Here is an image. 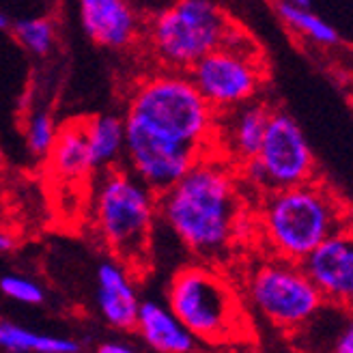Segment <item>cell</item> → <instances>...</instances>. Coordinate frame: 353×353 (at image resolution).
<instances>
[{
	"label": "cell",
	"mask_w": 353,
	"mask_h": 353,
	"mask_svg": "<svg viewBox=\"0 0 353 353\" xmlns=\"http://www.w3.org/2000/svg\"><path fill=\"white\" fill-rule=\"evenodd\" d=\"M276 13L291 30L306 34L319 46H334L339 43V32L323 17L312 13L308 7L310 3H276Z\"/></svg>",
	"instance_id": "18"
},
{
	"label": "cell",
	"mask_w": 353,
	"mask_h": 353,
	"mask_svg": "<svg viewBox=\"0 0 353 353\" xmlns=\"http://www.w3.org/2000/svg\"><path fill=\"white\" fill-rule=\"evenodd\" d=\"M7 28H11V20L0 11V30H7Z\"/></svg>",
	"instance_id": "25"
},
{
	"label": "cell",
	"mask_w": 353,
	"mask_h": 353,
	"mask_svg": "<svg viewBox=\"0 0 353 353\" xmlns=\"http://www.w3.org/2000/svg\"><path fill=\"white\" fill-rule=\"evenodd\" d=\"M86 140L88 157L95 170H110L125 149V128L123 119L114 114H97L86 119Z\"/></svg>",
	"instance_id": "16"
},
{
	"label": "cell",
	"mask_w": 353,
	"mask_h": 353,
	"mask_svg": "<svg viewBox=\"0 0 353 353\" xmlns=\"http://www.w3.org/2000/svg\"><path fill=\"white\" fill-rule=\"evenodd\" d=\"M245 172L270 194L314 181V153L289 112L272 110L259 155L245 164Z\"/></svg>",
	"instance_id": "9"
},
{
	"label": "cell",
	"mask_w": 353,
	"mask_h": 353,
	"mask_svg": "<svg viewBox=\"0 0 353 353\" xmlns=\"http://www.w3.org/2000/svg\"><path fill=\"white\" fill-rule=\"evenodd\" d=\"M134 330L157 353H192L196 347V341L168 310V306L151 302V299L140 302Z\"/></svg>",
	"instance_id": "14"
},
{
	"label": "cell",
	"mask_w": 353,
	"mask_h": 353,
	"mask_svg": "<svg viewBox=\"0 0 353 353\" xmlns=\"http://www.w3.org/2000/svg\"><path fill=\"white\" fill-rule=\"evenodd\" d=\"M299 265L325 304L353 308V224L325 239Z\"/></svg>",
	"instance_id": "10"
},
{
	"label": "cell",
	"mask_w": 353,
	"mask_h": 353,
	"mask_svg": "<svg viewBox=\"0 0 353 353\" xmlns=\"http://www.w3.org/2000/svg\"><path fill=\"white\" fill-rule=\"evenodd\" d=\"M78 13L86 37L108 50L130 48L143 30L138 11L123 0H82Z\"/></svg>",
	"instance_id": "11"
},
{
	"label": "cell",
	"mask_w": 353,
	"mask_h": 353,
	"mask_svg": "<svg viewBox=\"0 0 353 353\" xmlns=\"http://www.w3.org/2000/svg\"><path fill=\"white\" fill-rule=\"evenodd\" d=\"M0 291H3L9 299H15L20 304L37 306L46 302V291L39 282H34L26 276L9 274L0 278Z\"/></svg>",
	"instance_id": "21"
},
{
	"label": "cell",
	"mask_w": 353,
	"mask_h": 353,
	"mask_svg": "<svg viewBox=\"0 0 353 353\" xmlns=\"http://www.w3.org/2000/svg\"><path fill=\"white\" fill-rule=\"evenodd\" d=\"M95 353H138V351L125 343H101Z\"/></svg>",
	"instance_id": "23"
},
{
	"label": "cell",
	"mask_w": 353,
	"mask_h": 353,
	"mask_svg": "<svg viewBox=\"0 0 353 353\" xmlns=\"http://www.w3.org/2000/svg\"><path fill=\"white\" fill-rule=\"evenodd\" d=\"M0 176H3V160H0ZM3 181V179H0ZM0 188H3V183H0Z\"/></svg>",
	"instance_id": "26"
},
{
	"label": "cell",
	"mask_w": 353,
	"mask_h": 353,
	"mask_svg": "<svg viewBox=\"0 0 353 353\" xmlns=\"http://www.w3.org/2000/svg\"><path fill=\"white\" fill-rule=\"evenodd\" d=\"M261 222L278 259L297 265L334 233L353 224L341 199L316 181L272 192Z\"/></svg>",
	"instance_id": "4"
},
{
	"label": "cell",
	"mask_w": 353,
	"mask_h": 353,
	"mask_svg": "<svg viewBox=\"0 0 353 353\" xmlns=\"http://www.w3.org/2000/svg\"><path fill=\"white\" fill-rule=\"evenodd\" d=\"M0 347L11 353H80L82 351V345L74 339L50 336V334L34 332L9 321H0Z\"/></svg>",
	"instance_id": "17"
},
{
	"label": "cell",
	"mask_w": 353,
	"mask_h": 353,
	"mask_svg": "<svg viewBox=\"0 0 353 353\" xmlns=\"http://www.w3.org/2000/svg\"><path fill=\"white\" fill-rule=\"evenodd\" d=\"M188 76L203 99L220 114L254 101L265 80V65L254 41L237 26L228 41L201 59Z\"/></svg>",
	"instance_id": "7"
},
{
	"label": "cell",
	"mask_w": 353,
	"mask_h": 353,
	"mask_svg": "<svg viewBox=\"0 0 353 353\" xmlns=\"http://www.w3.org/2000/svg\"><path fill=\"white\" fill-rule=\"evenodd\" d=\"M216 110L203 99L188 74L160 72L136 84L123 125L164 145L207 155L216 136Z\"/></svg>",
	"instance_id": "2"
},
{
	"label": "cell",
	"mask_w": 353,
	"mask_h": 353,
	"mask_svg": "<svg viewBox=\"0 0 353 353\" xmlns=\"http://www.w3.org/2000/svg\"><path fill=\"white\" fill-rule=\"evenodd\" d=\"M48 168L54 172L57 179L78 181L93 174L91 157H88V140H86V119L67 121L59 128L54 147H52Z\"/></svg>",
	"instance_id": "15"
},
{
	"label": "cell",
	"mask_w": 353,
	"mask_h": 353,
	"mask_svg": "<svg viewBox=\"0 0 353 353\" xmlns=\"http://www.w3.org/2000/svg\"><path fill=\"white\" fill-rule=\"evenodd\" d=\"M15 41L34 57H48L57 43V22L48 15L20 17L11 22Z\"/></svg>",
	"instance_id": "19"
},
{
	"label": "cell",
	"mask_w": 353,
	"mask_h": 353,
	"mask_svg": "<svg viewBox=\"0 0 353 353\" xmlns=\"http://www.w3.org/2000/svg\"><path fill=\"white\" fill-rule=\"evenodd\" d=\"M57 123L50 112L34 110L26 123V147L34 157H48L57 140Z\"/></svg>",
	"instance_id": "20"
},
{
	"label": "cell",
	"mask_w": 353,
	"mask_h": 353,
	"mask_svg": "<svg viewBox=\"0 0 353 353\" xmlns=\"http://www.w3.org/2000/svg\"><path fill=\"white\" fill-rule=\"evenodd\" d=\"M157 196L119 166L101 172L93 196V222L121 268L140 276L149 268Z\"/></svg>",
	"instance_id": "3"
},
{
	"label": "cell",
	"mask_w": 353,
	"mask_h": 353,
	"mask_svg": "<svg viewBox=\"0 0 353 353\" xmlns=\"http://www.w3.org/2000/svg\"><path fill=\"white\" fill-rule=\"evenodd\" d=\"M168 310L194 341L205 345H237L250 339L252 323L235 287L218 272L188 265L168 285Z\"/></svg>",
	"instance_id": "5"
},
{
	"label": "cell",
	"mask_w": 353,
	"mask_h": 353,
	"mask_svg": "<svg viewBox=\"0 0 353 353\" xmlns=\"http://www.w3.org/2000/svg\"><path fill=\"white\" fill-rule=\"evenodd\" d=\"M222 7L209 0H181L147 22V41L166 72L188 74L201 59L222 48L235 32Z\"/></svg>",
	"instance_id": "6"
},
{
	"label": "cell",
	"mask_w": 353,
	"mask_h": 353,
	"mask_svg": "<svg viewBox=\"0 0 353 353\" xmlns=\"http://www.w3.org/2000/svg\"><path fill=\"white\" fill-rule=\"evenodd\" d=\"M97 308L103 321L114 330H134L140 299L132 274L117 261H103L97 268Z\"/></svg>",
	"instance_id": "13"
},
{
	"label": "cell",
	"mask_w": 353,
	"mask_h": 353,
	"mask_svg": "<svg viewBox=\"0 0 353 353\" xmlns=\"http://www.w3.org/2000/svg\"><path fill=\"white\" fill-rule=\"evenodd\" d=\"M157 214L188 250L218 259L231 245L239 220L231 168L209 155L201 157L179 183L157 196Z\"/></svg>",
	"instance_id": "1"
},
{
	"label": "cell",
	"mask_w": 353,
	"mask_h": 353,
	"mask_svg": "<svg viewBox=\"0 0 353 353\" xmlns=\"http://www.w3.org/2000/svg\"><path fill=\"white\" fill-rule=\"evenodd\" d=\"M13 248H15V239L9 233L0 231V254H3V252H11Z\"/></svg>",
	"instance_id": "24"
},
{
	"label": "cell",
	"mask_w": 353,
	"mask_h": 353,
	"mask_svg": "<svg viewBox=\"0 0 353 353\" xmlns=\"http://www.w3.org/2000/svg\"><path fill=\"white\" fill-rule=\"evenodd\" d=\"M270 114L272 110L263 101H248L239 108L218 114L224 123L216 119V136L222 138L228 157L243 166L254 160L263 145Z\"/></svg>",
	"instance_id": "12"
},
{
	"label": "cell",
	"mask_w": 353,
	"mask_h": 353,
	"mask_svg": "<svg viewBox=\"0 0 353 353\" xmlns=\"http://www.w3.org/2000/svg\"><path fill=\"white\" fill-rule=\"evenodd\" d=\"M248 295L252 306L270 323L291 332L306 325L325 304L302 265L282 259L254 270L248 282Z\"/></svg>",
	"instance_id": "8"
},
{
	"label": "cell",
	"mask_w": 353,
	"mask_h": 353,
	"mask_svg": "<svg viewBox=\"0 0 353 353\" xmlns=\"http://www.w3.org/2000/svg\"><path fill=\"white\" fill-rule=\"evenodd\" d=\"M325 353H353V314L339 323Z\"/></svg>",
	"instance_id": "22"
}]
</instances>
